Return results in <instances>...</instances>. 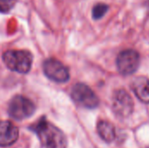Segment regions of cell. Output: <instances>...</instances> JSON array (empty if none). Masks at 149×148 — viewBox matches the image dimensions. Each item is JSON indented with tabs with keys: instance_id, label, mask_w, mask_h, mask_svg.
Listing matches in <instances>:
<instances>
[{
	"instance_id": "cell-9",
	"label": "cell",
	"mask_w": 149,
	"mask_h": 148,
	"mask_svg": "<svg viewBox=\"0 0 149 148\" xmlns=\"http://www.w3.org/2000/svg\"><path fill=\"white\" fill-rule=\"evenodd\" d=\"M131 88L135 96L142 102L149 104V79L138 77L132 81Z\"/></svg>"
},
{
	"instance_id": "cell-7",
	"label": "cell",
	"mask_w": 149,
	"mask_h": 148,
	"mask_svg": "<svg viewBox=\"0 0 149 148\" xmlns=\"http://www.w3.org/2000/svg\"><path fill=\"white\" fill-rule=\"evenodd\" d=\"M113 112L120 117L129 116L134 110V101L128 92L124 89L114 92L112 99Z\"/></svg>"
},
{
	"instance_id": "cell-1",
	"label": "cell",
	"mask_w": 149,
	"mask_h": 148,
	"mask_svg": "<svg viewBox=\"0 0 149 148\" xmlns=\"http://www.w3.org/2000/svg\"><path fill=\"white\" fill-rule=\"evenodd\" d=\"M44 148H66L68 142L65 133L45 118L39 119L38 121L31 126Z\"/></svg>"
},
{
	"instance_id": "cell-13",
	"label": "cell",
	"mask_w": 149,
	"mask_h": 148,
	"mask_svg": "<svg viewBox=\"0 0 149 148\" xmlns=\"http://www.w3.org/2000/svg\"><path fill=\"white\" fill-rule=\"evenodd\" d=\"M148 10H149V1H148Z\"/></svg>"
},
{
	"instance_id": "cell-12",
	"label": "cell",
	"mask_w": 149,
	"mask_h": 148,
	"mask_svg": "<svg viewBox=\"0 0 149 148\" xmlns=\"http://www.w3.org/2000/svg\"><path fill=\"white\" fill-rule=\"evenodd\" d=\"M16 0H0V12H9L15 6Z\"/></svg>"
},
{
	"instance_id": "cell-11",
	"label": "cell",
	"mask_w": 149,
	"mask_h": 148,
	"mask_svg": "<svg viewBox=\"0 0 149 148\" xmlns=\"http://www.w3.org/2000/svg\"><path fill=\"white\" fill-rule=\"evenodd\" d=\"M108 6L105 3H98L93 9V17L94 19L101 18L107 11Z\"/></svg>"
},
{
	"instance_id": "cell-2",
	"label": "cell",
	"mask_w": 149,
	"mask_h": 148,
	"mask_svg": "<svg viewBox=\"0 0 149 148\" xmlns=\"http://www.w3.org/2000/svg\"><path fill=\"white\" fill-rule=\"evenodd\" d=\"M3 60L10 70L25 74L31 68L33 57L25 50H9L3 54Z\"/></svg>"
},
{
	"instance_id": "cell-14",
	"label": "cell",
	"mask_w": 149,
	"mask_h": 148,
	"mask_svg": "<svg viewBox=\"0 0 149 148\" xmlns=\"http://www.w3.org/2000/svg\"><path fill=\"white\" fill-rule=\"evenodd\" d=\"M148 148H149V147H148Z\"/></svg>"
},
{
	"instance_id": "cell-5",
	"label": "cell",
	"mask_w": 149,
	"mask_h": 148,
	"mask_svg": "<svg viewBox=\"0 0 149 148\" xmlns=\"http://www.w3.org/2000/svg\"><path fill=\"white\" fill-rule=\"evenodd\" d=\"M141 63V57L138 51L127 49L120 52L116 59V65L119 72L123 75H131L134 73Z\"/></svg>"
},
{
	"instance_id": "cell-4",
	"label": "cell",
	"mask_w": 149,
	"mask_h": 148,
	"mask_svg": "<svg viewBox=\"0 0 149 148\" xmlns=\"http://www.w3.org/2000/svg\"><path fill=\"white\" fill-rule=\"evenodd\" d=\"M71 97L78 106L87 109L96 108L100 104V99L95 92L83 83H78L73 85Z\"/></svg>"
},
{
	"instance_id": "cell-8",
	"label": "cell",
	"mask_w": 149,
	"mask_h": 148,
	"mask_svg": "<svg viewBox=\"0 0 149 148\" xmlns=\"http://www.w3.org/2000/svg\"><path fill=\"white\" fill-rule=\"evenodd\" d=\"M18 138V129L10 121H0V147H5L14 144Z\"/></svg>"
},
{
	"instance_id": "cell-10",
	"label": "cell",
	"mask_w": 149,
	"mask_h": 148,
	"mask_svg": "<svg viewBox=\"0 0 149 148\" xmlns=\"http://www.w3.org/2000/svg\"><path fill=\"white\" fill-rule=\"evenodd\" d=\"M97 132H98L100 137L104 141L108 142V143L113 142L116 137L114 126L107 120H101L98 122Z\"/></svg>"
},
{
	"instance_id": "cell-6",
	"label": "cell",
	"mask_w": 149,
	"mask_h": 148,
	"mask_svg": "<svg viewBox=\"0 0 149 148\" xmlns=\"http://www.w3.org/2000/svg\"><path fill=\"white\" fill-rule=\"evenodd\" d=\"M43 70L45 76L57 83H65L70 79L69 69L59 60L50 58L43 64Z\"/></svg>"
},
{
	"instance_id": "cell-3",
	"label": "cell",
	"mask_w": 149,
	"mask_h": 148,
	"mask_svg": "<svg viewBox=\"0 0 149 148\" xmlns=\"http://www.w3.org/2000/svg\"><path fill=\"white\" fill-rule=\"evenodd\" d=\"M36 110L34 103L22 95L14 96L8 106V114L15 120H24L33 115Z\"/></svg>"
}]
</instances>
